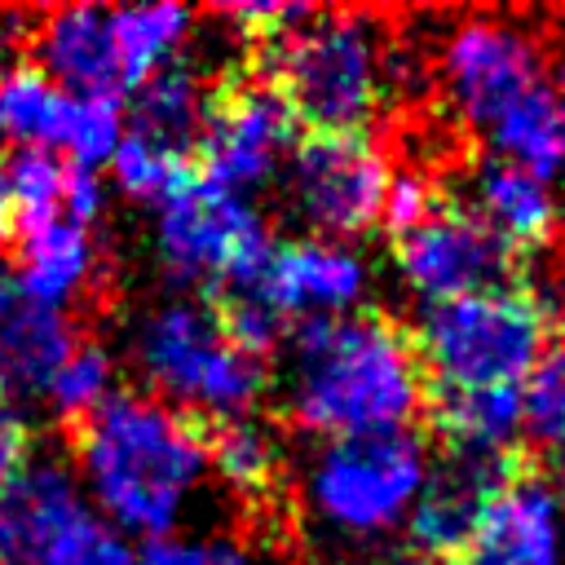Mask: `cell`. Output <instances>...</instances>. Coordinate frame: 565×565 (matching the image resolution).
<instances>
[{
  "label": "cell",
  "instance_id": "1",
  "mask_svg": "<svg viewBox=\"0 0 565 565\" xmlns=\"http://www.w3.org/2000/svg\"><path fill=\"white\" fill-rule=\"evenodd\" d=\"M428 402L415 335L375 309L296 322L282 358V406L327 441L411 433Z\"/></svg>",
  "mask_w": 565,
  "mask_h": 565
},
{
  "label": "cell",
  "instance_id": "2",
  "mask_svg": "<svg viewBox=\"0 0 565 565\" xmlns=\"http://www.w3.org/2000/svg\"><path fill=\"white\" fill-rule=\"evenodd\" d=\"M71 472L124 539H172L212 472L207 428L146 393H110L75 424Z\"/></svg>",
  "mask_w": 565,
  "mask_h": 565
},
{
  "label": "cell",
  "instance_id": "3",
  "mask_svg": "<svg viewBox=\"0 0 565 565\" xmlns=\"http://www.w3.org/2000/svg\"><path fill=\"white\" fill-rule=\"evenodd\" d=\"M265 62L291 119L313 132H366L406 79L384 22L349 9H313L265 49Z\"/></svg>",
  "mask_w": 565,
  "mask_h": 565
},
{
  "label": "cell",
  "instance_id": "4",
  "mask_svg": "<svg viewBox=\"0 0 565 565\" xmlns=\"http://www.w3.org/2000/svg\"><path fill=\"white\" fill-rule=\"evenodd\" d=\"M411 335L428 393L525 388L534 366L552 353L556 309L534 282L512 278L503 287L424 305Z\"/></svg>",
  "mask_w": 565,
  "mask_h": 565
},
{
  "label": "cell",
  "instance_id": "5",
  "mask_svg": "<svg viewBox=\"0 0 565 565\" xmlns=\"http://www.w3.org/2000/svg\"><path fill=\"white\" fill-rule=\"evenodd\" d=\"M128 362L146 397L185 415L238 419L265 397V362L234 349L207 300L172 296L150 305L128 331Z\"/></svg>",
  "mask_w": 565,
  "mask_h": 565
},
{
  "label": "cell",
  "instance_id": "6",
  "mask_svg": "<svg viewBox=\"0 0 565 565\" xmlns=\"http://www.w3.org/2000/svg\"><path fill=\"white\" fill-rule=\"evenodd\" d=\"M428 477V455L415 433L327 441L300 481L309 516L335 539L366 543L406 525Z\"/></svg>",
  "mask_w": 565,
  "mask_h": 565
},
{
  "label": "cell",
  "instance_id": "7",
  "mask_svg": "<svg viewBox=\"0 0 565 565\" xmlns=\"http://www.w3.org/2000/svg\"><path fill=\"white\" fill-rule=\"evenodd\" d=\"M269 252L274 234L265 216L199 172L154 212V256L181 287H203L212 296L247 291L260 278Z\"/></svg>",
  "mask_w": 565,
  "mask_h": 565
},
{
  "label": "cell",
  "instance_id": "8",
  "mask_svg": "<svg viewBox=\"0 0 565 565\" xmlns=\"http://www.w3.org/2000/svg\"><path fill=\"white\" fill-rule=\"evenodd\" d=\"M132 543L84 499L57 459H31L0 486V565H132Z\"/></svg>",
  "mask_w": 565,
  "mask_h": 565
},
{
  "label": "cell",
  "instance_id": "9",
  "mask_svg": "<svg viewBox=\"0 0 565 565\" xmlns=\"http://www.w3.org/2000/svg\"><path fill=\"white\" fill-rule=\"evenodd\" d=\"M388 154L366 132H309L287 154L291 212L318 230V238L349 243L384 221Z\"/></svg>",
  "mask_w": 565,
  "mask_h": 565
},
{
  "label": "cell",
  "instance_id": "10",
  "mask_svg": "<svg viewBox=\"0 0 565 565\" xmlns=\"http://www.w3.org/2000/svg\"><path fill=\"white\" fill-rule=\"evenodd\" d=\"M296 146V119L269 79L225 75L212 84L203 128L194 137V172L216 190L247 199L269 185Z\"/></svg>",
  "mask_w": 565,
  "mask_h": 565
},
{
  "label": "cell",
  "instance_id": "11",
  "mask_svg": "<svg viewBox=\"0 0 565 565\" xmlns=\"http://www.w3.org/2000/svg\"><path fill=\"white\" fill-rule=\"evenodd\" d=\"M437 79L450 110L472 132H486L512 102H521L547 75H543V49L521 22L472 13L441 35Z\"/></svg>",
  "mask_w": 565,
  "mask_h": 565
},
{
  "label": "cell",
  "instance_id": "12",
  "mask_svg": "<svg viewBox=\"0 0 565 565\" xmlns=\"http://www.w3.org/2000/svg\"><path fill=\"white\" fill-rule=\"evenodd\" d=\"M393 269L424 305H441L512 282L516 256L463 203L437 199L419 225L393 234Z\"/></svg>",
  "mask_w": 565,
  "mask_h": 565
},
{
  "label": "cell",
  "instance_id": "13",
  "mask_svg": "<svg viewBox=\"0 0 565 565\" xmlns=\"http://www.w3.org/2000/svg\"><path fill=\"white\" fill-rule=\"evenodd\" d=\"M455 565H565L561 486L534 463L512 459Z\"/></svg>",
  "mask_w": 565,
  "mask_h": 565
},
{
  "label": "cell",
  "instance_id": "14",
  "mask_svg": "<svg viewBox=\"0 0 565 565\" xmlns=\"http://www.w3.org/2000/svg\"><path fill=\"white\" fill-rule=\"evenodd\" d=\"M371 269L366 260L335 238H287L274 243L260 278L252 291L282 318V322H309V318H335L353 313L366 296Z\"/></svg>",
  "mask_w": 565,
  "mask_h": 565
},
{
  "label": "cell",
  "instance_id": "15",
  "mask_svg": "<svg viewBox=\"0 0 565 565\" xmlns=\"http://www.w3.org/2000/svg\"><path fill=\"white\" fill-rule=\"evenodd\" d=\"M516 455L481 459V455H446L437 468H428L424 490L415 508L406 512V539L424 565H455L463 552L486 499L503 481Z\"/></svg>",
  "mask_w": 565,
  "mask_h": 565
},
{
  "label": "cell",
  "instance_id": "16",
  "mask_svg": "<svg viewBox=\"0 0 565 565\" xmlns=\"http://www.w3.org/2000/svg\"><path fill=\"white\" fill-rule=\"evenodd\" d=\"M31 62L71 97L119 102L128 93L119 75L110 9L102 4H62L40 13L31 31Z\"/></svg>",
  "mask_w": 565,
  "mask_h": 565
},
{
  "label": "cell",
  "instance_id": "17",
  "mask_svg": "<svg viewBox=\"0 0 565 565\" xmlns=\"http://www.w3.org/2000/svg\"><path fill=\"white\" fill-rule=\"evenodd\" d=\"M79 331L66 313L31 300L9 265H0V397H44L53 371Z\"/></svg>",
  "mask_w": 565,
  "mask_h": 565
},
{
  "label": "cell",
  "instance_id": "18",
  "mask_svg": "<svg viewBox=\"0 0 565 565\" xmlns=\"http://www.w3.org/2000/svg\"><path fill=\"white\" fill-rule=\"evenodd\" d=\"M516 260L530 252H543L561 230V203L552 185L539 177L503 163L481 159L468 177V203H463Z\"/></svg>",
  "mask_w": 565,
  "mask_h": 565
},
{
  "label": "cell",
  "instance_id": "19",
  "mask_svg": "<svg viewBox=\"0 0 565 565\" xmlns=\"http://www.w3.org/2000/svg\"><path fill=\"white\" fill-rule=\"evenodd\" d=\"M18 282L31 300L66 313L97 278V243L93 230L71 225L66 216L18 234Z\"/></svg>",
  "mask_w": 565,
  "mask_h": 565
},
{
  "label": "cell",
  "instance_id": "20",
  "mask_svg": "<svg viewBox=\"0 0 565 565\" xmlns=\"http://www.w3.org/2000/svg\"><path fill=\"white\" fill-rule=\"evenodd\" d=\"M481 141L490 146V159H503L552 185L565 177V97L543 79L521 102H512L481 132Z\"/></svg>",
  "mask_w": 565,
  "mask_h": 565
},
{
  "label": "cell",
  "instance_id": "21",
  "mask_svg": "<svg viewBox=\"0 0 565 565\" xmlns=\"http://www.w3.org/2000/svg\"><path fill=\"white\" fill-rule=\"evenodd\" d=\"M428 419L446 455H512L508 446L525 428L521 388H472V393H428Z\"/></svg>",
  "mask_w": 565,
  "mask_h": 565
},
{
  "label": "cell",
  "instance_id": "22",
  "mask_svg": "<svg viewBox=\"0 0 565 565\" xmlns=\"http://www.w3.org/2000/svg\"><path fill=\"white\" fill-rule=\"evenodd\" d=\"M71 110H75V97L62 93L31 57L0 62V141L18 150L62 154Z\"/></svg>",
  "mask_w": 565,
  "mask_h": 565
},
{
  "label": "cell",
  "instance_id": "23",
  "mask_svg": "<svg viewBox=\"0 0 565 565\" xmlns=\"http://www.w3.org/2000/svg\"><path fill=\"white\" fill-rule=\"evenodd\" d=\"M194 26V9L185 4H128L110 9V31H115V53H119V75L124 88L137 93L154 71L181 57L185 40Z\"/></svg>",
  "mask_w": 565,
  "mask_h": 565
},
{
  "label": "cell",
  "instance_id": "24",
  "mask_svg": "<svg viewBox=\"0 0 565 565\" xmlns=\"http://www.w3.org/2000/svg\"><path fill=\"white\" fill-rule=\"evenodd\" d=\"M207 97H212V84L190 62L177 57L137 88L132 132H146V137L190 154V146L203 128V115H207Z\"/></svg>",
  "mask_w": 565,
  "mask_h": 565
},
{
  "label": "cell",
  "instance_id": "25",
  "mask_svg": "<svg viewBox=\"0 0 565 565\" xmlns=\"http://www.w3.org/2000/svg\"><path fill=\"white\" fill-rule=\"evenodd\" d=\"M207 463L234 494L265 499L282 477V446L260 419L238 415L207 428Z\"/></svg>",
  "mask_w": 565,
  "mask_h": 565
},
{
  "label": "cell",
  "instance_id": "26",
  "mask_svg": "<svg viewBox=\"0 0 565 565\" xmlns=\"http://www.w3.org/2000/svg\"><path fill=\"white\" fill-rule=\"evenodd\" d=\"M110 177L128 199H141V203L159 207L168 194H177L194 177V163H190L185 150H172L154 137L128 128L124 141L110 154Z\"/></svg>",
  "mask_w": 565,
  "mask_h": 565
},
{
  "label": "cell",
  "instance_id": "27",
  "mask_svg": "<svg viewBox=\"0 0 565 565\" xmlns=\"http://www.w3.org/2000/svg\"><path fill=\"white\" fill-rule=\"evenodd\" d=\"M110 393H115V353L106 344H97V340H75V349L53 371V380L44 388V402L53 406L57 419L79 424Z\"/></svg>",
  "mask_w": 565,
  "mask_h": 565
},
{
  "label": "cell",
  "instance_id": "28",
  "mask_svg": "<svg viewBox=\"0 0 565 565\" xmlns=\"http://www.w3.org/2000/svg\"><path fill=\"white\" fill-rule=\"evenodd\" d=\"M9 194H13V234L49 225L62 216V185L66 159L53 150H18L9 163Z\"/></svg>",
  "mask_w": 565,
  "mask_h": 565
},
{
  "label": "cell",
  "instance_id": "29",
  "mask_svg": "<svg viewBox=\"0 0 565 565\" xmlns=\"http://www.w3.org/2000/svg\"><path fill=\"white\" fill-rule=\"evenodd\" d=\"M521 406L525 433L552 455V468L565 481V344L534 366V375L521 388Z\"/></svg>",
  "mask_w": 565,
  "mask_h": 565
},
{
  "label": "cell",
  "instance_id": "30",
  "mask_svg": "<svg viewBox=\"0 0 565 565\" xmlns=\"http://www.w3.org/2000/svg\"><path fill=\"white\" fill-rule=\"evenodd\" d=\"M128 124H124V106L110 102V97H75V110H71V128H66V163L75 168H102L110 163L115 146L124 141Z\"/></svg>",
  "mask_w": 565,
  "mask_h": 565
},
{
  "label": "cell",
  "instance_id": "31",
  "mask_svg": "<svg viewBox=\"0 0 565 565\" xmlns=\"http://www.w3.org/2000/svg\"><path fill=\"white\" fill-rule=\"evenodd\" d=\"M132 565H260V556L234 534H172L146 543Z\"/></svg>",
  "mask_w": 565,
  "mask_h": 565
},
{
  "label": "cell",
  "instance_id": "32",
  "mask_svg": "<svg viewBox=\"0 0 565 565\" xmlns=\"http://www.w3.org/2000/svg\"><path fill=\"white\" fill-rule=\"evenodd\" d=\"M313 9L309 4H278V0H256V4H221L216 18L234 31V35H247V40H260L265 49L274 40H282L287 31H296Z\"/></svg>",
  "mask_w": 565,
  "mask_h": 565
},
{
  "label": "cell",
  "instance_id": "33",
  "mask_svg": "<svg viewBox=\"0 0 565 565\" xmlns=\"http://www.w3.org/2000/svg\"><path fill=\"white\" fill-rule=\"evenodd\" d=\"M437 199H441V194L428 185L424 172H393L388 199H384V221H380V225H388L393 234H402V230L419 225V221L433 212Z\"/></svg>",
  "mask_w": 565,
  "mask_h": 565
},
{
  "label": "cell",
  "instance_id": "34",
  "mask_svg": "<svg viewBox=\"0 0 565 565\" xmlns=\"http://www.w3.org/2000/svg\"><path fill=\"white\" fill-rule=\"evenodd\" d=\"M102 212H106V181H102V172L66 163V185H62V216H66L71 225H84V230H93Z\"/></svg>",
  "mask_w": 565,
  "mask_h": 565
},
{
  "label": "cell",
  "instance_id": "35",
  "mask_svg": "<svg viewBox=\"0 0 565 565\" xmlns=\"http://www.w3.org/2000/svg\"><path fill=\"white\" fill-rule=\"evenodd\" d=\"M26 463H31V424L9 397H0V486L13 481Z\"/></svg>",
  "mask_w": 565,
  "mask_h": 565
},
{
  "label": "cell",
  "instance_id": "36",
  "mask_svg": "<svg viewBox=\"0 0 565 565\" xmlns=\"http://www.w3.org/2000/svg\"><path fill=\"white\" fill-rule=\"evenodd\" d=\"M543 75H552L547 84L565 97V26H561V31H556V40H552V57H547V71H543Z\"/></svg>",
  "mask_w": 565,
  "mask_h": 565
},
{
  "label": "cell",
  "instance_id": "37",
  "mask_svg": "<svg viewBox=\"0 0 565 565\" xmlns=\"http://www.w3.org/2000/svg\"><path fill=\"white\" fill-rule=\"evenodd\" d=\"M13 234V194H9V172H4V159H0V243Z\"/></svg>",
  "mask_w": 565,
  "mask_h": 565
},
{
  "label": "cell",
  "instance_id": "38",
  "mask_svg": "<svg viewBox=\"0 0 565 565\" xmlns=\"http://www.w3.org/2000/svg\"><path fill=\"white\" fill-rule=\"evenodd\" d=\"M411 565H424V561H411Z\"/></svg>",
  "mask_w": 565,
  "mask_h": 565
}]
</instances>
